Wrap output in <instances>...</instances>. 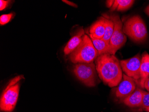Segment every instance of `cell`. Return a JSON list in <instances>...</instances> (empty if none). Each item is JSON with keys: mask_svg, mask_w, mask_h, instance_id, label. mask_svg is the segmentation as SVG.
Listing matches in <instances>:
<instances>
[{"mask_svg": "<svg viewBox=\"0 0 149 112\" xmlns=\"http://www.w3.org/2000/svg\"><path fill=\"white\" fill-rule=\"evenodd\" d=\"M95 48L97 51L98 56L104 54H110L113 55V51L110 44L106 42L103 39H98L90 37Z\"/></svg>", "mask_w": 149, "mask_h": 112, "instance_id": "13", "label": "cell"}, {"mask_svg": "<svg viewBox=\"0 0 149 112\" xmlns=\"http://www.w3.org/2000/svg\"><path fill=\"white\" fill-rule=\"evenodd\" d=\"M104 18V26H105V34L102 39L106 41L108 43H110V40L113 35L114 31L113 22L109 18V16L107 15H103Z\"/></svg>", "mask_w": 149, "mask_h": 112, "instance_id": "14", "label": "cell"}, {"mask_svg": "<svg viewBox=\"0 0 149 112\" xmlns=\"http://www.w3.org/2000/svg\"><path fill=\"white\" fill-rule=\"evenodd\" d=\"M149 107V92H146L143 91V101L141 106L140 107V109L144 110Z\"/></svg>", "mask_w": 149, "mask_h": 112, "instance_id": "16", "label": "cell"}, {"mask_svg": "<svg viewBox=\"0 0 149 112\" xmlns=\"http://www.w3.org/2000/svg\"><path fill=\"white\" fill-rule=\"evenodd\" d=\"M98 53L92 40L87 35L83 37L82 42L70 54L69 58L72 63H90L97 58Z\"/></svg>", "mask_w": 149, "mask_h": 112, "instance_id": "2", "label": "cell"}, {"mask_svg": "<svg viewBox=\"0 0 149 112\" xmlns=\"http://www.w3.org/2000/svg\"><path fill=\"white\" fill-rule=\"evenodd\" d=\"M85 35V31L81 28L68 41L64 49V53L66 55L70 54L74 50H75L81 44L83 40V37Z\"/></svg>", "mask_w": 149, "mask_h": 112, "instance_id": "12", "label": "cell"}, {"mask_svg": "<svg viewBox=\"0 0 149 112\" xmlns=\"http://www.w3.org/2000/svg\"><path fill=\"white\" fill-rule=\"evenodd\" d=\"M73 72L77 78L87 86L93 87L97 85V70L93 62L76 64Z\"/></svg>", "mask_w": 149, "mask_h": 112, "instance_id": "5", "label": "cell"}, {"mask_svg": "<svg viewBox=\"0 0 149 112\" xmlns=\"http://www.w3.org/2000/svg\"><path fill=\"white\" fill-rule=\"evenodd\" d=\"M144 111H146L147 112H149V107L147 108L146 109H145Z\"/></svg>", "mask_w": 149, "mask_h": 112, "instance_id": "23", "label": "cell"}, {"mask_svg": "<svg viewBox=\"0 0 149 112\" xmlns=\"http://www.w3.org/2000/svg\"><path fill=\"white\" fill-rule=\"evenodd\" d=\"M123 31L135 42L141 43L147 37V31L143 20L139 15L127 19L123 26Z\"/></svg>", "mask_w": 149, "mask_h": 112, "instance_id": "4", "label": "cell"}, {"mask_svg": "<svg viewBox=\"0 0 149 112\" xmlns=\"http://www.w3.org/2000/svg\"><path fill=\"white\" fill-rule=\"evenodd\" d=\"M114 2V1H113V0H108V1H106V6H107L108 8H111L112 6H113V4Z\"/></svg>", "mask_w": 149, "mask_h": 112, "instance_id": "20", "label": "cell"}, {"mask_svg": "<svg viewBox=\"0 0 149 112\" xmlns=\"http://www.w3.org/2000/svg\"><path fill=\"white\" fill-rule=\"evenodd\" d=\"M62 1H63V2L66 3V4L69 5V6L74 7V8H77L78 7V6L77 4L72 2V1H67V0H63Z\"/></svg>", "mask_w": 149, "mask_h": 112, "instance_id": "19", "label": "cell"}, {"mask_svg": "<svg viewBox=\"0 0 149 112\" xmlns=\"http://www.w3.org/2000/svg\"><path fill=\"white\" fill-rule=\"evenodd\" d=\"M141 57L139 54L133 58L120 61V66L125 74L134 79L138 84L140 79V67Z\"/></svg>", "mask_w": 149, "mask_h": 112, "instance_id": "7", "label": "cell"}, {"mask_svg": "<svg viewBox=\"0 0 149 112\" xmlns=\"http://www.w3.org/2000/svg\"><path fill=\"white\" fill-rule=\"evenodd\" d=\"M149 76V54L146 52L141 55V63L140 67V79L138 82L142 88H144V83Z\"/></svg>", "mask_w": 149, "mask_h": 112, "instance_id": "9", "label": "cell"}, {"mask_svg": "<svg viewBox=\"0 0 149 112\" xmlns=\"http://www.w3.org/2000/svg\"><path fill=\"white\" fill-rule=\"evenodd\" d=\"M96 68L100 78L105 85L113 87L118 85L123 79L120 62L114 55L104 54L95 60Z\"/></svg>", "mask_w": 149, "mask_h": 112, "instance_id": "1", "label": "cell"}, {"mask_svg": "<svg viewBox=\"0 0 149 112\" xmlns=\"http://www.w3.org/2000/svg\"><path fill=\"white\" fill-rule=\"evenodd\" d=\"M134 1L133 0H115L110 11L112 12L115 10L118 11H126L132 6Z\"/></svg>", "mask_w": 149, "mask_h": 112, "instance_id": "15", "label": "cell"}, {"mask_svg": "<svg viewBox=\"0 0 149 112\" xmlns=\"http://www.w3.org/2000/svg\"><path fill=\"white\" fill-rule=\"evenodd\" d=\"M24 79L22 75L12 79L3 91L1 97L0 108L3 112H12L16 105L19 91L20 81Z\"/></svg>", "mask_w": 149, "mask_h": 112, "instance_id": "3", "label": "cell"}, {"mask_svg": "<svg viewBox=\"0 0 149 112\" xmlns=\"http://www.w3.org/2000/svg\"><path fill=\"white\" fill-rule=\"evenodd\" d=\"M10 1H0V11H3L6 8Z\"/></svg>", "mask_w": 149, "mask_h": 112, "instance_id": "18", "label": "cell"}, {"mask_svg": "<svg viewBox=\"0 0 149 112\" xmlns=\"http://www.w3.org/2000/svg\"><path fill=\"white\" fill-rule=\"evenodd\" d=\"M144 88L149 92V76L146 79L144 83Z\"/></svg>", "mask_w": 149, "mask_h": 112, "instance_id": "21", "label": "cell"}, {"mask_svg": "<svg viewBox=\"0 0 149 112\" xmlns=\"http://www.w3.org/2000/svg\"><path fill=\"white\" fill-rule=\"evenodd\" d=\"M114 25V31L110 40V46L115 55L117 51L123 46L127 40L125 35L123 31V23L119 16L113 14L109 16Z\"/></svg>", "mask_w": 149, "mask_h": 112, "instance_id": "6", "label": "cell"}, {"mask_svg": "<svg viewBox=\"0 0 149 112\" xmlns=\"http://www.w3.org/2000/svg\"><path fill=\"white\" fill-rule=\"evenodd\" d=\"M13 16V13L1 15L0 17V24L1 25H4L10 22Z\"/></svg>", "mask_w": 149, "mask_h": 112, "instance_id": "17", "label": "cell"}, {"mask_svg": "<svg viewBox=\"0 0 149 112\" xmlns=\"http://www.w3.org/2000/svg\"><path fill=\"white\" fill-rule=\"evenodd\" d=\"M145 12L148 16H149V5L146 8Z\"/></svg>", "mask_w": 149, "mask_h": 112, "instance_id": "22", "label": "cell"}, {"mask_svg": "<svg viewBox=\"0 0 149 112\" xmlns=\"http://www.w3.org/2000/svg\"><path fill=\"white\" fill-rule=\"evenodd\" d=\"M105 34L104 18L101 17L94 23H93L89 29L90 37L98 39H102Z\"/></svg>", "mask_w": 149, "mask_h": 112, "instance_id": "11", "label": "cell"}, {"mask_svg": "<svg viewBox=\"0 0 149 112\" xmlns=\"http://www.w3.org/2000/svg\"><path fill=\"white\" fill-rule=\"evenodd\" d=\"M136 82L130 77L123 74V79L115 92L116 97L122 101L132 94L136 88Z\"/></svg>", "mask_w": 149, "mask_h": 112, "instance_id": "8", "label": "cell"}, {"mask_svg": "<svg viewBox=\"0 0 149 112\" xmlns=\"http://www.w3.org/2000/svg\"><path fill=\"white\" fill-rule=\"evenodd\" d=\"M143 91L137 88L129 96L122 101L125 105L130 108L140 107L143 101Z\"/></svg>", "mask_w": 149, "mask_h": 112, "instance_id": "10", "label": "cell"}]
</instances>
